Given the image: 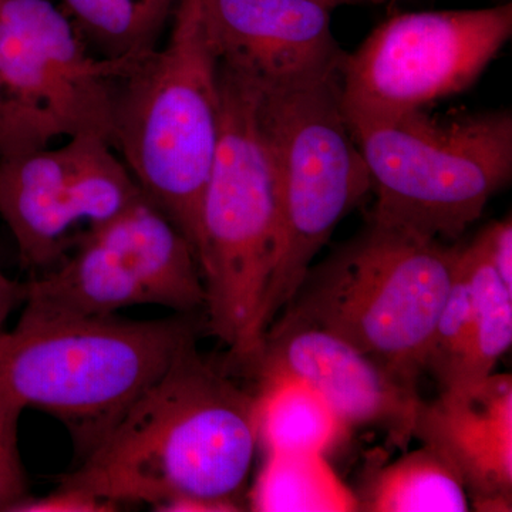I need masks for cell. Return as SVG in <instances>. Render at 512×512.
I'll list each match as a JSON object with an SVG mask.
<instances>
[{
    "label": "cell",
    "instance_id": "6da1fadb",
    "mask_svg": "<svg viewBox=\"0 0 512 512\" xmlns=\"http://www.w3.org/2000/svg\"><path fill=\"white\" fill-rule=\"evenodd\" d=\"M256 447L255 393L202 359L195 339L59 487L164 512L184 500L242 507Z\"/></svg>",
    "mask_w": 512,
    "mask_h": 512
},
{
    "label": "cell",
    "instance_id": "7402d4cb",
    "mask_svg": "<svg viewBox=\"0 0 512 512\" xmlns=\"http://www.w3.org/2000/svg\"><path fill=\"white\" fill-rule=\"evenodd\" d=\"M478 238L483 242L485 252L495 271L512 291V221L511 217L494 222L484 229Z\"/></svg>",
    "mask_w": 512,
    "mask_h": 512
},
{
    "label": "cell",
    "instance_id": "277c9868",
    "mask_svg": "<svg viewBox=\"0 0 512 512\" xmlns=\"http://www.w3.org/2000/svg\"><path fill=\"white\" fill-rule=\"evenodd\" d=\"M457 256L440 239L372 220L309 269L281 319L328 330L417 390Z\"/></svg>",
    "mask_w": 512,
    "mask_h": 512
},
{
    "label": "cell",
    "instance_id": "7c38bea8",
    "mask_svg": "<svg viewBox=\"0 0 512 512\" xmlns=\"http://www.w3.org/2000/svg\"><path fill=\"white\" fill-rule=\"evenodd\" d=\"M248 369L308 384L348 429L377 427L404 450L414 439L419 392L328 330L276 319Z\"/></svg>",
    "mask_w": 512,
    "mask_h": 512
},
{
    "label": "cell",
    "instance_id": "4fadbf2b",
    "mask_svg": "<svg viewBox=\"0 0 512 512\" xmlns=\"http://www.w3.org/2000/svg\"><path fill=\"white\" fill-rule=\"evenodd\" d=\"M220 64L261 89L338 72L345 53L315 0H197Z\"/></svg>",
    "mask_w": 512,
    "mask_h": 512
},
{
    "label": "cell",
    "instance_id": "3957f363",
    "mask_svg": "<svg viewBox=\"0 0 512 512\" xmlns=\"http://www.w3.org/2000/svg\"><path fill=\"white\" fill-rule=\"evenodd\" d=\"M220 133V60L197 0H180L164 43L121 77L113 147L144 197L190 242L195 258Z\"/></svg>",
    "mask_w": 512,
    "mask_h": 512
},
{
    "label": "cell",
    "instance_id": "5b68a950",
    "mask_svg": "<svg viewBox=\"0 0 512 512\" xmlns=\"http://www.w3.org/2000/svg\"><path fill=\"white\" fill-rule=\"evenodd\" d=\"M221 133L201 207L197 261L211 335L239 365L261 352L279 235L274 165L255 84L220 64Z\"/></svg>",
    "mask_w": 512,
    "mask_h": 512
},
{
    "label": "cell",
    "instance_id": "30bf717a",
    "mask_svg": "<svg viewBox=\"0 0 512 512\" xmlns=\"http://www.w3.org/2000/svg\"><path fill=\"white\" fill-rule=\"evenodd\" d=\"M72 254L25 282L26 308L57 315L107 316L157 305L192 315L205 305L190 242L146 197L86 229Z\"/></svg>",
    "mask_w": 512,
    "mask_h": 512
},
{
    "label": "cell",
    "instance_id": "ffe728a7",
    "mask_svg": "<svg viewBox=\"0 0 512 512\" xmlns=\"http://www.w3.org/2000/svg\"><path fill=\"white\" fill-rule=\"evenodd\" d=\"M23 410L15 399L0 389V512H8L13 504L29 495L18 446Z\"/></svg>",
    "mask_w": 512,
    "mask_h": 512
},
{
    "label": "cell",
    "instance_id": "7a4b0ae2",
    "mask_svg": "<svg viewBox=\"0 0 512 512\" xmlns=\"http://www.w3.org/2000/svg\"><path fill=\"white\" fill-rule=\"evenodd\" d=\"M195 339L190 315L180 313L127 320L25 306L0 338V389L59 420L83 460Z\"/></svg>",
    "mask_w": 512,
    "mask_h": 512
},
{
    "label": "cell",
    "instance_id": "603a6c76",
    "mask_svg": "<svg viewBox=\"0 0 512 512\" xmlns=\"http://www.w3.org/2000/svg\"><path fill=\"white\" fill-rule=\"evenodd\" d=\"M25 284L13 281L0 269V338L5 335V325L13 309L25 301Z\"/></svg>",
    "mask_w": 512,
    "mask_h": 512
},
{
    "label": "cell",
    "instance_id": "8fae6325",
    "mask_svg": "<svg viewBox=\"0 0 512 512\" xmlns=\"http://www.w3.org/2000/svg\"><path fill=\"white\" fill-rule=\"evenodd\" d=\"M144 197L104 138H67L60 146L0 157V217L33 272L53 268L86 229L104 224Z\"/></svg>",
    "mask_w": 512,
    "mask_h": 512
},
{
    "label": "cell",
    "instance_id": "52a82bcc",
    "mask_svg": "<svg viewBox=\"0 0 512 512\" xmlns=\"http://www.w3.org/2000/svg\"><path fill=\"white\" fill-rule=\"evenodd\" d=\"M348 124L376 192L373 221L457 239L510 183V110L450 119L416 110Z\"/></svg>",
    "mask_w": 512,
    "mask_h": 512
},
{
    "label": "cell",
    "instance_id": "8992f818",
    "mask_svg": "<svg viewBox=\"0 0 512 512\" xmlns=\"http://www.w3.org/2000/svg\"><path fill=\"white\" fill-rule=\"evenodd\" d=\"M256 90L279 200L278 248L262 311L266 335L333 229L372 190V180L343 113L340 69L309 82Z\"/></svg>",
    "mask_w": 512,
    "mask_h": 512
},
{
    "label": "cell",
    "instance_id": "5bb4252c",
    "mask_svg": "<svg viewBox=\"0 0 512 512\" xmlns=\"http://www.w3.org/2000/svg\"><path fill=\"white\" fill-rule=\"evenodd\" d=\"M414 439L456 470L476 511H511L512 379L490 375L421 400Z\"/></svg>",
    "mask_w": 512,
    "mask_h": 512
},
{
    "label": "cell",
    "instance_id": "2e32d148",
    "mask_svg": "<svg viewBox=\"0 0 512 512\" xmlns=\"http://www.w3.org/2000/svg\"><path fill=\"white\" fill-rule=\"evenodd\" d=\"M74 28L100 59L134 63L161 45L180 0H63Z\"/></svg>",
    "mask_w": 512,
    "mask_h": 512
},
{
    "label": "cell",
    "instance_id": "d4e9b609",
    "mask_svg": "<svg viewBox=\"0 0 512 512\" xmlns=\"http://www.w3.org/2000/svg\"><path fill=\"white\" fill-rule=\"evenodd\" d=\"M3 2H5V0H0V12H2Z\"/></svg>",
    "mask_w": 512,
    "mask_h": 512
},
{
    "label": "cell",
    "instance_id": "ac0fdd59",
    "mask_svg": "<svg viewBox=\"0 0 512 512\" xmlns=\"http://www.w3.org/2000/svg\"><path fill=\"white\" fill-rule=\"evenodd\" d=\"M258 512L359 511L356 494L346 487L325 454L268 453L248 495Z\"/></svg>",
    "mask_w": 512,
    "mask_h": 512
},
{
    "label": "cell",
    "instance_id": "9a60e30c",
    "mask_svg": "<svg viewBox=\"0 0 512 512\" xmlns=\"http://www.w3.org/2000/svg\"><path fill=\"white\" fill-rule=\"evenodd\" d=\"M258 444L265 453L326 454L346 436L348 427L315 390L295 379L258 380Z\"/></svg>",
    "mask_w": 512,
    "mask_h": 512
},
{
    "label": "cell",
    "instance_id": "d6986e66",
    "mask_svg": "<svg viewBox=\"0 0 512 512\" xmlns=\"http://www.w3.org/2000/svg\"><path fill=\"white\" fill-rule=\"evenodd\" d=\"M460 262L470 284L476 325L466 380L470 386L493 375L498 360L511 348L512 291L495 271L480 238L460 247Z\"/></svg>",
    "mask_w": 512,
    "mask_h": 512
},
{
    "label": "cell",
    "instance_id": "ba28073f",
    "mask_svg": "<svg viewBox=\"0 0 512 512\" xmlns=\"http://www.w3.org/2000/svg\"><path fill=\"white\" fill-rule=\"evenodd\" d=\"M137 62L94 55L50 0H5L0 12V157L79 136L113 146L121 77Z\"/></svg>",
    "mask_w": 512,
    "mask_h": 512
},
{
    "label": "cell",
    "instance_id": "cb8c5ba5",
    "mask_svg": "<svg viewBox=\"0 0 512 512\" xmlns=\"http://www.w3.org/2000/svg\"><path fill=\"white\" fill-rule=\"evenodd\" d=\"M315 2H318L323 8L332 10L336 8V6L346 5V3L352 2H362V0H315ZM367 2H384V0H367Z\"/></svg>",
    "mask_w": 512,
    "mask_h": 512
},
{
    "label": "cell",
    "instance_id": "44dd1931",
    "mask_svg": "<svg viewBox=\"0 0 512 512\" xmlns=\"http://www.w3.org/2000/svg\"><path fill=\"white\" fill-rule=\"evenodd\" d=\"M119 510V505L100 500L80 491L57 487L46 497L22 498L8 512H109Z\"/></svg>",
    "mask_w": 512,
    "mask_h": 512
},
{
    "label": "cell",
    "instance_id": "9c48e42d",
    "mask_svg": "<svg viewBox=\"0 0 512 512\" xmlns=\"http://www.w3.org/2000/svg\"><path fill=\"white\" fill-rule=\"evenodd\" d=\"M512 36V3L394 15L340 63L348 123L389 119L464 92Z\"/></svg>",
    "mask_w": 512,
    "mask_h": 512
},
{
    "label": "cell",
    "instance_id": "e0dca14e",
    "mask_svg": "<svg viewBox=\"0 0 512 512\" xmlns=\"http://www.w3.org/2000/svg\"><path fill=\"white\" fill-rule=\"evenodd\" d=\"M359 511L466 512V488L453 467L433 448L423 444L416 451L379 468L362 494L356 495Z\"/></svg>",
    "mask_w": 512,
    "mask_h": 512
}]
</instances>
